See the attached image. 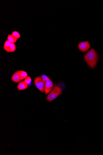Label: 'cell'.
<instances>
[{
    "label": "cell",
    "mask_w": 103,
    "mask_h": 155,
    "mask_svg": "<svg viewBox=\"0 0 103 155\" xmlns=\"http://www.w3.org/2000/svg\"><path fill=\"white\" fill-rule=\"evenodd\" d=\"M11 80L13 81L15 83H18L21 81L22 80L18 73V71L16 72L13 75Z\"/></svg>",
    "instance_id": "52a82bcc"
},
{
    "label": "cell",
    "mask_w": 103,
    "mask_h": 155,
    "mask_svg": "<svg viewBox=\"0 0 103 155\" xmlns=\"http://www.w3.org/2000/svg\"><path fill=\"white\" fill-rule=\"evenodd\" d=\"M16 49V47L15 44L12 43L11 45L10 46L7 52H13L15 51Z\"/></svg>",
    "instance_id": "8fae6325"
},
{
    "label": "cell",
    "mask_w": 103,
    "mask_h": 155,
    "mask_svg": "<svg viewBox=\"0 0 103 155\" xmlns=\"http://www.w3.org/2000/svg\"><path fill=\"white\" fill-rule=\"evenodd\" d=\"M40 77L45 83L49 78L46 75H43L42 76H40Z\"/></svg>",
    "instance_id": "5bb4252c"
},
{
    "label": "cell",
    "mask_w": 103,
    "mask_h": 155,
    "mask_svg": "<svg viewBox=\"0 0 103 155\" xmlns=\"http://www.w3.org/2000/svg\"><path fill=\"white\" fill-rule=\"evenodd\" d=\"M18 73L22 80H23L28 77V74L26 71H18Z\"/></svg>",
    "instance_id": "ba28073f"
},
{
    "label": "cell",
    "mask_w": 103,
    "mask_h": 155,
    "mask_svg": "<svg viewBox=\"0 0 103 155\" xmlns=\"http://www.w3.org/2000/svg\"><path fill=\"white\" fill-rule=\"evenodd\" d=\"M11 35L17 39L20 37V35L17 31H13V32H12Z\"/></svg>",
    "instance_id": "7c38bea8"
},
{
    "label": "cell",
    "mask_w": 103,
    "mask_h": 155,
    "mask_svg": "<svg viewBox=\"0 0 103 155\" xmlns=\"http://www.w3.org/2000/svg\"><path fill=\"white\" fill-rule=\"evenodd\" d=\"M90 47V45L88 41L80 43L78 44V48L82 52H86Z\"/></svg>",
    "instance_id": "5b68a950"
},
{
    "label": "cell",
    "mask_w": 103,
    "mask_h": 155,
    "mask_svg": "<svg viewBox=\"0 0 103 155\" xmlns=\"http://www.w3.org/2000/svg\"><path fill=\"white\" fill-rule=\"evenodd\" d=\"M53 82L49 78L45 83V93L46 95L49 94L54 88Z\"/></svg>",
    "instance_id": "277c9868"
},
{
    "label": "cell",
    "mask_w": 103,
    "mask_h": 155,
    "mask_svg": "<svg viewBox=\"0 0 103 155\" xmlns=\"http://www.w3.org/2000/svg\"><path fill=\"white\" fill-rule=\"evenodd\" d=\"M28 85L24 81H22L19 83L17 88L19 91L27 89L28 88Z\"/></svg>",
    "instance_id": "8992f818"
},
{
    "label": "cell",
    "mask_w": 103,
    "mask_h": 155,
    "mask_svg": "<svg viewBox=\"0 0 103 155\" xmlns=\"http://www.w3.org/2000/svg\"><path fill=\"white\" fill-rule=\"evenodd\" d=\"M11 44L12 43L9 42L7 40L6 41L4 46V48L6 51L7 52Z\"/></svg>",
    "instance_id": "30bf717a"
},
{
    "label": "cell",
    "mask_w": 103,
    "mask_h": 155,
    "mask_svg": "<svg viewBox=\"0 0 103 155\" xmlns=\"http://www.w3.org/2000/svg\"><path fill=\"white\" fill-rule=\"evenodd\" d=\"M24 81L26 84L28 85L31 82L32 79L30 77H28L25 79Z\"/></svg>",
    "instance_id": "4fadbf2b"
},
{
    "label": "cell",
    "mask_w": 103,
    "mask_h": 155,
    "mask_svg": "<svg viewBox=\"0 0 103 155\" xmlns=\"http://www.w3.org/2000/svg\"><path fill=\"white\" fill-rule=\"evenodd\" d=\"M34 83L36 87L43 93L45 92V82L40 76L36 77L34 80Z\"/></svg>",
    "instance_id": "3957f363"
},
{
    "label": "cell",
    "mask_w": 103,
    "mask_h": 155,
    "mask_svg": "<svg viewBox=\"0 0 103 155\" xmlns=\"http://www.w3.org/2000/svg\"><path fill=\"white\" fill-rule=\"evenodd\" d=\"M62 93L63 92L61 89L59 87L55 85L53 90L47 96L46 99L48 101L51 102L62 94Z\"/></svg>",
    "instance_id": "7a4b0ae2"
},
{
    "label": "cell",
    "mask_w": 103,
    "mask_h": 155,
    "mask_svg": "<svg viewBox=\"0 0 103 155\" xmlns=\"http://www.w3.org/2000/svg\"><path fill=\"white\" fill-rule=\"evenodd\" d=\"M7 40L11 43L15 44L17 40V39L11 35L8 34L7 37Z\"/></svg>",
    "instance_id": "9c48e42d"
},
{
    "label": "cell",
    "mask_w": 103,
    "mask_h": 155,
    "mask_svg": "<svg viewBox=\"0 0 103 155\" xmlns=\"http://www.w3.org/2000/svg\"><path fill=\"white\" fill-rule=\"evenodd\" d=\"M98 56L95 49L92 48L84 56V59L88 65L92 68H94L96 65Z\"/></svg>",
    "instance_id": "6da1fadb"
}]
</instances>
